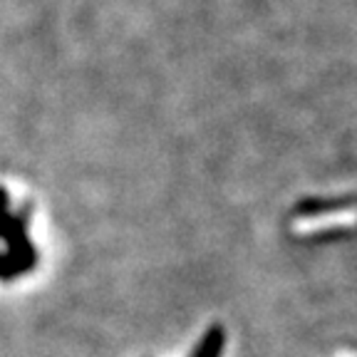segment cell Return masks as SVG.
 I'll return each instance as SVG.
<instances>
[{"label":"cell","instance_id":"cell-1","mask_svg":"<svg viewBox=\"0 0 357 357\" xmlns=\"http://www.w3.org/2000/svg\"><path fill=\"white\" fill-rule=\"evenodd\" d=\"M352 206H355L352 199H305L296 206V213L310 218V216H323V213L330 211H345V208Z\"/></svg>","mask_w":357,"mask_h":357},{"label":"cell","instance_id":"cell-2","mask_svg":"<svg viewBox=\"0 0 357 357\" xmlns=\"http://www.w3.org/2000/svg\"><path fill=\"white\" fill-rule=\"evenodd\" d=\"M223 345H226V330H223L221 325H211V328L206 330V335L201 337L199 345H196L191 357H221Z\"/></svg>","mask_w":357,"mask_h":357}]
</instances>
